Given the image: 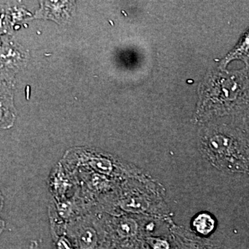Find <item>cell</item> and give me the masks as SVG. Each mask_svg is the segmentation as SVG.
Returning a JSON list of instances; mask_svg holds the SVG:
<instances>
[{"label":"cell","mask_w":249,"mask_h":249,"mask_svg":"<svg viewBox=\"0 0 249 249\" xmlns=\"http://www.w3.org/2000/svg\"><path fill=\"white\" fill-rule=\"evenodd\" d=\"M209 150L211 152V158H217L214 161L219 163L231 157H243L247 150L244 147L242 142H239L237 139L232 137L229 134H213L212 138L210 139L209 144Z\"/></svg>","instance_id":"6da1fadb"},{"label":"cell","mask_w":249,"mask_h":249,"mask_svg":"<svg viewBox=\"0 0 249 249\" xmlns=\"http://www.w3.org/2000/svg\"><path fill=\"white\" fill-rule=\"evenodd\" d=\"M240 60L247 66L249 62V29L245 33L240 42L231 51L221 62V67L225 69L231 62Z\"/></svg>","instance_id":"7a4b0ae2"},{"label":"cell","mask_w":249,"mask_h":249,"mask_svg":"<svg viewBox=\"0 0 249 249\" xmlns=\"http://www.w3.org/2000/svg\"><path fill=\"white\" fill-rule=\"evenodd\" d=\"M193 229L201 235H208L213 231L215 220L209 213H202L197 214L192 222Z\"/></svg>","instance_id":"3957f363"},{"label":"cell","mask_w":249,"mask_h":249,"mask_svg":"<svg viewBox=\"0 0 249 249\" xmlns=\"http://www.w3.org/2000/svg\"><path fill=\"white\" fill-rule=\"evenodd\" d=\"M85 163L98 173L109 175L114 170V163L109 159L101 156L89 155Z\"/></svg>","instance_id":"277c9868"},{"label":"cell","mask_w":249,"mask_h":249,"mask_svg":"<svg viewBox=\"0 0 249 249\" xmlns=\"http://www.w3.org/2000/svg\"><path fill=\"white\" fill-rule=\"evenodd\" d=\"M52 235L53 249H76L71 240L66 235H59L55 231H53Z\"/></svg>","instance_id":"5b68a950"},{"label":"cell","mask_w":249,"mask_h":249,"mask_svg":"<svg viewBox=\"0 0 249 249\" xmlns=\"http://www.w3.org/2000/svg\"><path fill=\"white\" fill-rule=\"evenodd\" d=\"M134 225V222H131V221H123L119 224L118 231L121 235L124 236V237L133 235L136 231L135 227Z\"/></svg>","instance_id":"8992f818"},{"label":"cell","mask_w":249,"mask_h":249,"mask_svg":"<svg viewBox=\"0 0 249 249\" xmlns=\"http://www.w3.org/2000/svg\"><path fill=\"white\" fill-rule=\"evenodd\" d=\"M155 249H168V245L165 241H158L155 245Z\"/></svg>","instance_id":"52a82bcc"},{"label":"cell","mask_w":249,"mask_h":249,"mask_svg":"<svg viewBox=\"0 0 249 249\" xmlns=\"http://www.w3.org/2000/svg\"><path fill=\"white\" fill-rule=\"evenodd\" d=\"M2 202H3L2 196H1V193H0V209H1V206H2Z\"/></svg>","instance_id":"ba28073f"}]
</instances>
